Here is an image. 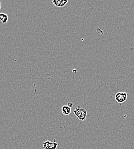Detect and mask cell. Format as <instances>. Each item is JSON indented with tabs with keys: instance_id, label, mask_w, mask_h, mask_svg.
<instances>
[{
	"instance_id": "7",
	"label": "cell",
	"mask_w": 134,
	"mask_h": 149,
	"mask_svg": "<svg viewBox=\"0 0 134 149\" xmlns=\"http://www.w3.org/2000/svg\"><path fill=\"white\" fill-rule=\"evenodd\" d=\"M68 107H69L70 108H71L73 106V104L72 103H69L67 105Z\"/></svg>"
},
{
	"instance_id": "4",
	"label": "cell",
	"mask_w": 134,
	"mask_h": 149,
	"mask_svg": "<svg viewBox=\"0 0 134 149\" xmlns=\"http://www.w3.org/2000/svg\"><path fill=\"white\" fill-rule=\"evenodd\" d=\"M68 0H53L52 3L57 7H63L68 3Z\"/></svg>"
},
{
	"instance_id": "8",
	"label": "cell",
	"mask_w": 134,
	"mask_h": 149,
	"mask_svg": "<svg viewBox=\"0 0 134 149\" xmlns=\"http://www.w3.org/2000/svg\"><path fill=\"white\" fill-rule=\"evenodd\" d=\"M0 9H1V2H0Z\"/></svg>"
},
{
	"instance_id": "3",
	"label": "cell",
	"mask_w": 134,
	"mask_h": 149,
	"mask_svg": "<svg viewBox=\"0 0 134 149\" xmlns=\"http://www.w3.org/2000/svg\"><path fill=\"white\" fill-rule=\"evenodd\" d=\"M57 142L55 140H54L53 142L47 140L45 141L43 145V148L44 149H57Z\"/></svg>"
},
{
	"instance_id": "2",
	"label": "cell",
	"mask_w": 134,
	"mask_h": 149,
	"mask_svg": "<svg viewBox=\"0 0 134 149\" xmlns=\"http://www.w3.org/2000/svg\"><path fill=\"white\" fill-rule=\"evenodd\" d=\"M127 93L125 92H119L115 95V100L118 103L125 102L127 99Z\"/></svg>"
},
{
	"instance_id": "1",
	"label": "cell",
	"mask_w": 134,
	"mask_h": 149,
	"mask_svg": "<svg viewBox=\"0 0 134 149\" xmlns=\"http://www.w3.org/2000/svg\"><path fill=\"white\" fill-rule=\"evenodd\" d=\"M74 113L77 116L78 119L82 121L86 120L87 117V111L85 109H82L80 107H78L74 110Z\"/></svg>"
},
{
	"instance_id": "6",
	"label": "cell",
	"mask_w": 134,
	"mask_h": 149,
	"mask_svg": "<svg viewBox=\"0 0 134 149\" xmlns=\"http://www.w3.org/2000/svg\"><path fill=\"white\" fill-rule=\"evenodd\" d=\"M8 16L5 14L1 13H0V22L3 24H6L8 21Z\"/></svg>"
},
{
	"instance_id": "5",
	"label": "cell",
	"mask_w": 134,
	"mask_h": 149,
	"mask_svg": "<svg viewBox=\"0 0 134 149\" xmlns=\"http://www.w3.org/2000/svg\"><path fill=\"white\" fill-rule=\"evenodd\" d=\"M62 112L65 115L68 116L71 113V108H70L67 106H64L62 108Z\"/></svg>"
}]
</instances>
